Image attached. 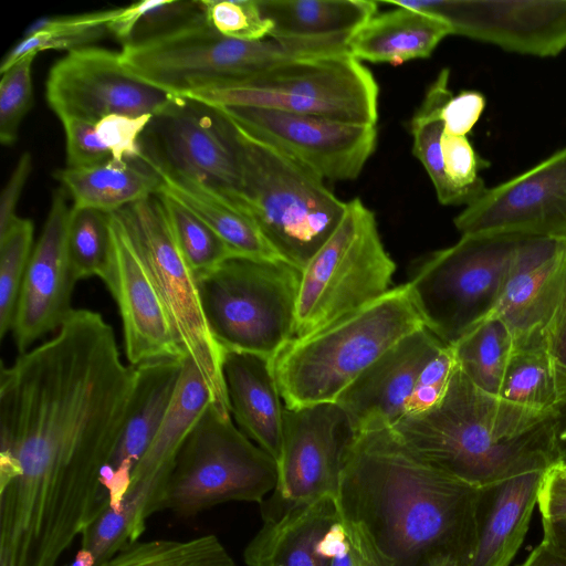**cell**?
Returning a JSON list of instances; mask_svg holds the SVG:
<instances>
[{"mask_svg": "<svg viewBox=\"0 0 566 566\" xmlns=\"http://www.w3.org/2000/svg\"><path fill=\"white\" fill-rule=\"evenodd\" d=\"M135 386L113 328L74 308L0 371V566H57L109 505L103 484Z\"/></svg>", "mask_w": 566, "mask_h": 566, "instance_id": "obj_1", "label": "cell"}, {"mask_svg": "<svg viewBox=\"0 0 566 566\" xmlns=\"http://www.w3.org/2000/svg\"><path fill=\"white\" fill-rule=\"evenodd\" d=\"M480 489L423 461L390 427L357 433L343 465L337 505L377 566H469Z\"/></svg>", "mask_w": 566, "mask_h": 566, "instance_id": "obj_2", "label": "cell"}, {"mask_svg": "<svg viewBox=\"0 0 566 566\" xmlns=\"http://www.w3.org/2000/svg\"><path fill=\"white\" fill-rule=\"evenodd\" d=\"M562 411L541 410L478 388L457 366L442 399L390 427L415 454L482 489L562 462Z\"/></svg>", "mask_w": 566, "mask_h": 566, "instance_id": "obj_3", "label": "cell"}, {"mask_svg": "<svg viewBox=\"0 0 566 566\" xmlns=\"http://www.w3.org/2000/svg\"><path fill=\"white\" fill-rule=\"evenodd\" d=\"M422 327L402 284L305 337L293 338L272 360L285 407L335 402L382 354Z\"/></svg>", "mask_w": 566, "mask_h": 566, "instance_id": "obj_4", "label": "cell"}, {"mask_svg": "<svg viewBox=\"0 0 566 566\" xmlns=\"http://www.w3.org/2000/svg\"><path fill=\"white\" fill-rule=\"evenodd\" d=\"M348 35L256 41L227 38L207 21L172 34L123 45V65L137 78L174 96L241 82L277 65L347 52Z\"/></svg>", "mask_w": 566, "mask_h": 566, "instance_id": "obj_5", "label": "cell"}, {"mask_svg": "<svg viewBox=\"0 0 566 566\" xmlns=\"http://www.w3.org/2000/svg\"><path fill=\"white\" fill-rule=\"evenodd\" d=\"M237 129L243 205L279 258L302 271L334 232L346 202L313 170Z\"/></svg>", "mask_w": 566, "mask_h": 566, "instance_id": "obj_6", "label": "cell"}, {"mask_svg": "<svg viewBox=\"0 0 566 566\" xmlns=\"http://www.w3.org/2000/svg\"><path fill=\"white\" fill-rule=\"evenodd\" d=\"M196 279L208 327L223 352L273 360L295 337L300 269L232 256Z\"/></svg>", "mask_w": 566, "mask_h": 566, "instance_id": "obj_7", "label": "cell"}, {"mask_svg": "<svg viewBox=\"0 0 566 566\" xmlns=\"http://www.w3.org/2000/svg\"><path fill=\"white\" fill-rule=\"evenodd\" d=\"M377 81L348 52L277 65L241 82L187 92L213 107H258L338 122L376 125Z\"/></svg>", "mask_w": 566, "mask_h": 566, "instance_id": "obj_8", "label": "cell"}, {"mask_svg": "<svg viewBox=\"0 0 566 566\" xmlns=\"http://www.w3.org/2000/svg\"><path fill=\"white\" fill-rule=\"evenodd\" d=\"M277 474L276 461L209 403L176 455L159 512L190 517L227 502L261 504Z\"/></svg>", "mask_w": 566, "mask_h": 566, "instance_id": "obj_9", "label": "cell"}, {"mask_svg": "<svg viewBox=\"0 0 566 566\" xmlns=\"http://www.w3.org/2000/svg\"><path fill=\"white\" fill-rule=\"evenodd\" d=\"M526 237L467 234L430 254L406 283L423 326L448 346L494 308Z\"/></svg>", "mask_w": 566, "mask_h": 566, "instance_id": "obj_10", "label": "cell"}, {"mask_svg": "<svg viewBox=\"0 0 566 566\" xmlns=\"http://www.w3.org/2000/svg\"><path fill=\"white\" fill-rule=\"evenodd\" d=\"M395 271L374 212L359 198L346 201L334 232L302 270L295 337L375 302L391 289Z\"/></svg>", "mask_w": 566, "mask_h": 566, "instance_id": "obj_11", "label": "cell"}, {"mask_svg": "<svg viewBox=\"0 0 566 566\" xmlns=\"http://www.w3.org/2000/svg\"><path fill=\"white\" fill-rule=\"evenodd\" d=\"M134 237L168 313L178 344L203 378L211 405L231 416L222 361L202 311L197 279L174 237L158 195L116 211Z\"/></svg>", "mask_w": 566, "mask_h": 566, "instance_id": "obj_12", "label": "cell"}, {"mask_svg": "<svg viewBox=\"0 0 566 566\" xmlns=\"http://www.w3.org/2000/svg\"><path fill=\"white\" fill-rule=\"evenodd\" d=\"M237 134L220 108L175 96L143 133L139 159L157 174L193 180L244 206Z\"/></svg>", "mask_w": 566, "mask_h": 566, "instance_id": "obj_13", "label": "cell"}, {"mask_svg": "<svg viewBox=\"0 0 566 566\" xmlns=\"http://www.w3.org/2000/svg\"><path fill=\"white\" fill-rule=\"evenodd\" d=\"M356 436L337 402L285 407L277 482L260 504L262 521L325 496L337 497L345 455Z\"/></svg>", "mask_w": 566, "mask_h": 566, "instance_id": "obj_14", "label": "cell"}, {"mask_svg": "<svg viewBox=\"0 0 566 566\" xmlns=\"http://www.w3.org/2000/svg\"><path fill=\"white\" fill-rule=\"evenodd\" d=\"M45 96L59 118L93 124L113 114L156 115L175 97L133 75L120 52L93 45L70 51L51 67Z\"/></svg>", "mask_w": 566, "mask_h": 566, "instance_id": "obj_15", "label": "cell"}, {"mask_svg": "<svg viewBox=\"0 0 566 566\" xmlns=\"http://www.w3.org/2000/svg\"><path fill=\"white\" fill-rule=\"evenodd\" d=\"M220 109L242 130L291 156L324 180L357 178L377 145L376 125L258 107Z\"/></svg>", "mask_w": 566, "mask_h": 566, "instance_id": "obj_16", "label": "cell"}, {"mask_svg": "<svg viewBox=\"0 0 566 566\" xmlns=\"http://www.w3.org/2000/svg\"><path fill=\"white\" fill-rule=\"evenodd\" d=\"M461 235L507 234L566 241V147L497 186L454 218Z\"/></svg>", "mask_w": 566, "mask_h": 566, "instance_id": "obj_17", "label": "cell"}, {"mask_svg": "<svg viewBox=\"0 0 566 566\" xmlns=\"http://www.w3.org/2000/svg\"><path fill=\"white\" fill-rule=\"evenodd\" d=\"M437 17L451 34L539 57L566 50V0L391 1Z\"/></svg>", "mask_w": 566, "mask_h": 566, "instance_id": "obj_18", "label": "cell"}, {"mask_svg": "<svg viewBox=\"0 0 566 566\" xmlns=\"http://www.w3.org/2000/svg\"><path fill=\"white\" fill-rule=\"evenodd\" d=\"M565 300L566 241L525 238L496 305L481 323H504L515 350L547 349Z\"/></svg>", "mask_w": 566, "mask_h": 566, "instance_id": "obj_19", "label": "cell"}, {"mask_svg": "<svg viewBox=\"0 0 566 566\" xmlns=\"http://www.w3.org/2000/svg\"><path fill=\"white\" fill-rule=\"evenodd\" d=\"M112 256L103 279L117 303L128 363L187 356L137 243L115 211L111 213Z\"/></svg>", "mask_w": 566, "mask_h": 566, "instance_id": "obj_20", "label": "cell"}, {"mask_svg": "<svg viewBox=\"0 0 566 566\" xmlns=\"http://www.w3.org/2000/svg\"><path fill=\"white\" fill-rule=\"evenodd\" d=\"M66 193L63 187L54 192L21 284L11 328L20 354L57 331L74 310L72 294L77 281L67 255L72 207L67 205Z\"/></svg>", "mask_w": 566, "mask_h": 566, "instance_id": "obj_21", "label": "cell"}, {"mask_svg": "<svg viewBox=\"0 0 566 566\" xmlns=\"http://www.w3.org/2000/svg\"><path fill=\"white\" fill-rule=\"evenodd\" d=\"M446 346L422 327L370 365L335 401L356 433L395 424L405 413L421 370Z\"/></svg>", "mask_w": 566, "mask_h": 566, "instance_id": "obj_22", "label": "cell"}, {"mask_svg": "<svg viewBox=\"0 0 566 566\" xmlns=\"http://www.w3.org/2000/svg\"><path fill=\"white\" fill-rule=\"evenodd\" d=\"M184 359L160 358L135 367V386L128 411L103 478L113 510L120 507L133 471L168 412L180 381Z\"/></svg>", "mask_w": 566, "mask_h": 566, "instance_id": "obj_23", "label": "cell"}, {"mask_svg": "<svg viewBox=\"0 0 566 566\" xmlns=\"http://www.w3.org/2000/svg\"><path fill=\"white\" fill-rule=\"evenodd\" d=\"M339 517L336 497L325 496L263 522L244 549L245 566H331Z\"/></svg>", "mask_w": 566, "mask_h": 566, "instance_id": "obj_24", "label": "cell"}, {"mask_svg": "<svg viewBox=\"0 0 566 566\" xmlns=\"http://www.w3.org/2000/svg\"><path fill=\"white\" fill-rule=\"evenodd\" d=\"M230 412L240 430L280 462L285 405L272 360L241 352H223L222 361Z\"/></svg>", "mask_w": 566, "mask_h": 566, "instance_id": "obj_25", "label": "cell"}, {"mask_svg": "<svg viewBox=\"0 0 566 566\" xmlns=\"http://www.w3.org/2000/svg\"><path fill=\"white\" fill-rule=\"evenodd\" d=\"M547 471L480 489L478 535L469 566H509L522 546Z\"/></svg>", "mask_w": 566, "mask_h": 566, "instance_id": "obj_26", "label": "cell"}, {"mask_svg": "<svg viewBox=\"0 0 566 566\" xmlns=\"http://www.w3.org/2000/svg\"><path fill=\"white\" fill-rule=\"evenodd\" d=\"M211 403L210 391L189 357L168 412L149 448L136 465L125 495L144 500L150 515L159 502L176 455L186 437Z\"/></svg>", "mask_w": 566, "mask_h": 566, "instance_id": "obj_27", "label": "cell"}, {"mask_svg": "<svg viewBox=\"0 0 566 566\" xmlns=\"http://www.w3.org/2000/svg\"><path fill=\"white\" fill-rule=\"evenodd\" d=\"M390 10L375 14L347 41L348 53L371 63L398 64L431 55L451 31L437 17L391 1Z\"/></svg>", "mask_w": 566, "mask_h": 566, "instance_id": "obj_28", "label": "cell"}, {"mask_svg": "<svg viewBox=\"0 0 566 566\" xmlns=\"http://www.w3.org/2000/svg\"><path fill=\"white\" fill-rule=\"evenodd\" d=\"M166 193L205 221L239 256L281 260L258 222L242 205L193 180L158 174Z\"/></svg>", "mask_w": 566, "mask_h": 566, "instance_id": "obj_29", "label": "cell"}, {"mask_svg": "<svg viewBox=\"0 0 566 566\" xmlns=\"http://www.w3.org/2000/svg\"><path fill=\"white\" fill-rule=\"evenodd\" d=\"M71 195L73 207L92 208L108 213L145 200L160 190V176L140 159L82 169L64 168L54 174Z\"/></svg>", "mask_w": 566, "mask_h": 566, "instance_id": "obj_30", "label": "cell"}, {"mask_svg": "<svg viewBox=\"0 0 566 566\" xmlns=\"http://www.w3.org/2000/svg\"><path fill=\"white\" fill-rule=\"evenodd\" d=\"M271 35L323 38L352 35L377 12L370 0H258Z\"/></svg>", "mask_w": 566, "mask_h": 566, "instance_id": "obj_31", "label": "cell"}, {"mask_svg": "<svg viewBox=\"0 0 566 566\" xmlns=\"http://www.w3.org/2000/svg\"><path fill=\"white\" fill-rule=\"evenodd\" d=\"M450 70L442 69L428 87L424 97L410 122L412 136V154L426 169L437 195L443 206H468L484 190L462 189L450 182L446 176L441 137L443 122L441 111L452 96L449 87Z\"/></svg>", "mask_w": 566, "mask_h": 566, "instance_id": "obj_32", "label": "cell"}, {"mask_svg": "<svg viewBox=\"0 0 566 566\" xmlns=\"http://www.w3.org/2000/svg\"><path fill=\"white\" fill-rule=\"evenodd\" d=\"M500 396L527 407L562 411L566 406V366L545 348L514 350Z\"/></svg>", "mask_w": 566, "mask_h": 566, "instance_id": "obj_33", "label": "cell"}, {"mask_svg": "<svg viewBox=\"0 0 566 566\" xmlns=\"http://www.w3.org/2000/svg\"><path fill=\"white\" fill-rule=\"evenodd\" d=\"M116 9L81 14L45 17L35 20L24 36L6 54L0 72L4 73L21 59L44 50L73 51L90 46L108 32L107 24Z\"/></svg>", "mask_w": 566, "mask_h": 566, "instance_id": "obj_34", "label": "cell"}, {"mask_svg": "<svg viewBox=\"0 0 566 566\" xmlns=\"http://www.w3.org/2000/svg\"><path fill=\"white\" fill-rule=\"evenodd\" d=\"M458 367L480 389L500 396L515 350L513 337L500 319L485 321L453 346Z\"/></svg>", "mask_w": 566, "mask_h": 566, "instance_id": "obj_35", "label": "cell"}, {"mask_svg": "<svg viewBox=\"0 0 566 566\" xmlns=\"http://www.w3.org/2000/svg\"><path fill=\"white\" fill-rule=\"evenodd\" d=\"M95 566H238L220 539L206 534L189 539H137Z\"/></svg>", "mask_w": 566, "mask_h": 566, "instance_id": "obj_36", "label": "cell"}, {"mask_svg": "<svg viewBox=\"0 0 566 566\" xmlns=\"http://www.w3.org/2000/svg\"><path fill=\"white\" fill-rule=\"evenodd\" d=\"M66 247L76 281L91 276L103 280L112 256L111 213L72 206Z\"/></svg>", "mask_w": 566, "mask_h": 566, "instance_id": "obj_37", "label": "cell"}, {"mask_svg": "<svg viewBox=\"0 0 566 566\" xmlns=\"http://www.w3.org/2000/svg\"><path fill=\"white\" fill-rule=\"evenodd\" d=\"M157 195L178 247L196 275L217 268L232 256H239L191 210L166 193Z\"/></svg>", "mask_w": 566, "mask_h": 566, "instance_id": "obj_38", "label": "cell"}, {"mask_svg": "<svg viewBox=\"0 0 566 566\" xmlns=\"http://www.w3.org/2000/svg\"><path fill=\"white\" fill-rule=\"evenodd\" d=\"M33 222L19 218L0 235V338L11 331L15 305L32 253Z\"/></svg>", "mask_w": 566, "mask_h": 566, "instance_id": "obj_39", "label": "cell"}, {"mask_svg": "<svg viewBox=\"0 0 566 566\" xmlns=\"http://www.w3.org/2000/svg\"><path fill=\"white\" fill-rule=\"evenodd\" d=\"M207 23L218 33L241 41L271 35L272 23L262 14L258 0H201Z\"/></svg>", "mask_w": 566, "mask_h": 566, "instance_id": "obj_40", "label": "cell"}, {"mask_svg": "<svg viewBox=\"0 0 566 566\" xmlns=\"http://www.w3.org/2000/svg\"><path fill=\"white\" fill-rule=\"evenodd\" d=\"M203 21L206 14L201 0H149L124 45L163 38Z\"/></svg>", "mask_w": 566, "mask_h": 566, "instance_id": "obj_41", "label": "cell"}, {"mask_svg": "<svg viewBox=\"0 0 566 566\" xmlns=\"http://www.w3.org/2000/svg\"><path fill=\"white\" fill-rule=\"evenodd\" d=\"M35 55H29L2 73L0 83V142L14 144L23 117L33 105L31 66Z\"/></svg>", "mask_w": 566, "mask_h": 566, "instance_id": "obj_42", "label": "cell"}, {"mask_svg": "<svg viewBox=\"0 0 566 566\" xmlns=\"http://www.w3.org/2000/svg\"><path fill=\"white\" fill-rule=\"evenodd\" d=\"M154 115H108L95 125L98 139L118 165L139 160V140Z\"/></svg>", "mask_w": 566, "mask_h": 566, "instance_id": "obj_43", "label": "cell"}, {"mask_svg": "<svg viewBox=\"0 0 566 566\" xmlns=\"http://www.w3.org/2000/svg\"><path fill=\"white\" fill-rule=\"evenodd\" d=\"M457 366L452 346L443 347L418 376L403 416L421 412L437 405L444 396Z\"/></svg>", "mask_w": 566, "mask_h": 566, "instance_id": "obj_44", "label": "cell"}, {"mask_svg": "<svg viewBox=\"0 0 566 566\" xmlns=\"http://www.w3.org/2000/svg\"><path fill=\"white\" fill-rule=\"evenodd\" d=\"M60 120L65 132L67 168H91L112 159L109 150L98 139L96 124L74 117Z\"/></svg>", "mask_w": 566, "mask_h": 566, "instance_id": "obj_45", "label": "cell"}, {"mask_svg": "<svg viewBox=\"0 0 566 566\" xmlns=\"http://www.w3.org/2000/svg\"><path fill=\"white\" fill-rule=\"evenodd\" d=\"M441 154L446 176L452 185L462 189L484 190L486 186L479 176L481 160L467 136L443 133Z\"/></svg>", "mask_w": 566, "mask_h": 566, "instance_id": "obj_46", "label": "cell"}, {"mask_svg": "<svg viewBox=\"0 0 566 566\" xmlns=\"http://www.w3.org/2000/svg\"><path fill=\"white\" fill-rule=\"evenodd\" d=\"M486 99L478 91H462L452 95L441 111L443 133L454 136H467L480 119Z\"/></svg>", "mask_w": 566, "mask_h": 566, "instance_id": "obj_47", "label": "cell"}, {"mask_svg": "<svg viewBox=\"0 0 566 566\" xmlns=\"http://www.w3.org/2000/svg\"><path fill=\"white\" fill-rule=\"evenodd\" d=\"M331 566H377L361 534L342 516L336 526L335 553Z\"/></svg>", "mask_w": 566, "mask_h": 566, "instance_id": "obj_48", "label": "cell"}, {"mask_svg": "<svg viewBox=\"0 0 566 566\" xmlns=\"http://www.w3.org/2000/svg\"><path fill=\"white\" fill-rule=\"evenodd\" d=\"M32 168L30 153H23L10 178L8 179L0 199V235L3 234L17 219L15 209Z\"/></svg>", "mask_w": 566, "mask_h": 566, "instance_id": "obj_49", "label": "cell"}, {"mask_svg": "<svg viewBox=\"0 0 566 566\" xmlns=\"http://www.w3.org/2000/svg\"><path fill=\"white\" fill-rule=\"evenodd\" d=\"M537 505L545 520L566 518V476L554 468L547 471Z\"/></svg>", "mask_w": 566, "mask_h": 566, "instance_id": "obj_50", "label": "cell"}, {"mask_svg": "<svg viewBox=\"0 0 566 566\" xmlns=\"http://www.w3.org/2000/svg\"><path fill=\"white\" fill-rule=\"evenodd\" d=\"M518 566H566V549L542 539Z\"/></svg>", "mask_w": 566, "mask_h": 566, "instance_id": "obj_51", "label": "cell"}, {"mask_svg": "<svg viewBox=\"0 0 566 566\" xmlns=\"http://www.w3.org/2000/svg\"><path fill=\"white\" fill-rule=\"evenodd\" d=\"M547 350L566 366V300L549 337Z\"/></svg>", "mask_w": 566, "mask_h": 566, "instance_id": "obj_52", "label": "cell"}, {"mask_svg": "<svg viewBox=\"0 0 566 566\" xmlns=\"http://www.w3.org/2000/svg\"><path fill=\"white\" fill-rule=\"evenodd\" d=\"M543 539L557 547L566 549V518L545 520L542 518Z\"/></svg>", "mask_w": 566, "mask_h": 566, "instance_id": "obj_53", "label": "cell"}, {"mask_svg": "<svg viewBox=\"0 0 566 566\" xmlns=\"http://www.w3.org/2000/svg\"><path fill=\"white\" fill-rule=\"evenodd\" d=\"M433 566H460L453 560L444 559L436 563Z\"/></svg>", "mask_w": 566, "mask_h": 566, "instance_id": "obj_54", "label": "cell"}, {"mask_svg": "<svg viewBox=\"0 0 566 566\" xmlns=\"http://www.w3.org/2000/svg\"><path fill=\"white\" fill-rule=\"evenodd\" d=\"M554 469L566 476V462L559 463L558 465L554 467Z\"/></svg>", "mask_w": 566, "mask_h": 566, "instance_id": "obj_55", "label": "cell"}, {"mask_svg": "<svg viewBox=\"0 0 566 566\" xmlns=\"http://www.w3.org/2000/svg\"><path fill=\"white\" fill-rule=\"evenodd\" d=\"M566 442V428L559 430V443Z\"/></svg>", "mask_w": 566, "mask_h": 566, "instance_id": "obj_56", "label": "cell"}]
</instances>
